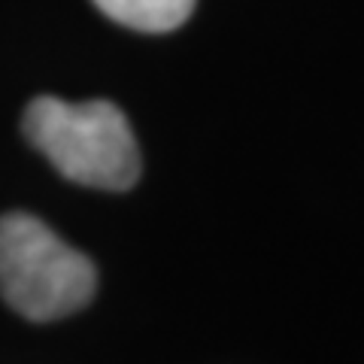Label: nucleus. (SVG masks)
<instances>
[{"label":"nucleus","instance_id":"f257e3e1","mask_svg":"<svg viewBox=\"0 0 364 364\" xmlns=\"http://www.w3.org/2000/svg\"><path fill=\"white\" fill-rule=\"evenodd\" d=\"M25 136L70 182L124 191L140 179V149L124 112L109 100L67 104L37 97L25 109Z\"/></svg>","mask_w":364,"mask_h":364},{"label":"nucleus","instance_id":"f03ea898","mask_svg":"<svg viewBox=\"0 0 364 364\" xmlns=\"http://www.w3.org/2000/svg\"><path fill=\"white\" fill-rule=\"evenodd\" d=\"M95 264L28 213L0 215V294L31 322H55L95 298Z\"/></svg>","mask_w":364,"mask_h":364},{"label":"nucleus","instance_id":"7ed1b4c3","mask_svg":"<svg viewBox=\"0 0 364 364\" xmlns=\"http://www.w3.org/2000/svg\"><path fill=\"white\" fill-rule=\"evenodd\" d=\"M95 6L124 28L164 33L191 16L195 0H95Z\"/></svg>","mask_w":364,"mask_h":364}]
</instances>
